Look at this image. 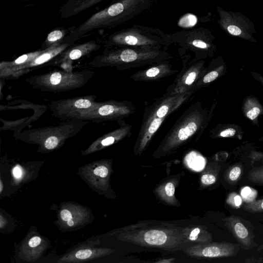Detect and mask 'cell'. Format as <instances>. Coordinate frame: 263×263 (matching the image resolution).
Here are the masks:
<instances>
[{
  "label": "cell",
  "mask_w": 263,
  "mask_h": 263,
  "mask_svg": "<svg viewBox=\"0 0 263 263\" xmlns=\"http://www.w3.org/2000/svg\"><path fill=\"white\" fill-rule=\"evenodd\" d=\"M210 111L197 101L178 118L161 141L157 152L162 155L173 153L202 135L210 117Z\"/></svg>",
  "instance_id": "1"
},
{
  "label": "cell",
  "mask_w": 263,
  "mask_h": 263,
  "mask_svg": "<svg viewBox=\"0 0 263 263\" xmlns=\"http://www.w3.org/2000/svg\"><path fill=\"white\" fill-rule=\"evenodd\" d=\"M196 92L193 89L174 95L165 92L145 106L135 145L137 154H141L146 149L164 120L191 99Z\"/></svg>",
  "instance_id": "2"
},
{
  "label": "cell",
  "mask_w": 263,
  "mask_h": 263,
  "mask_svg": "<svg viewBox=\"0 0 263 263\" xmlns=\"http://www.w3.org/2000/svg\"><path fill=\"white\" fill-rule=\"evenodd\" d=\"M183 230L168 223H142L128 227L124 238L139 246L174 250L187 242Z\"/></svg>",
  "instance_id": "3"
},
{
  "label": "cell",
  "mask_w": 263,
  "mask_h": 263,
  "mask_svg": "<svg viewBox=\"0 0 263 263\" xmlns=\"http://www.w3.org/2000/svg\"><path fill=\"white\" fill-rule=\"evenodd\" d=\"M167 52L159 50L121 48L105 52L90 63L95 68L115 67L119 70L152 65L172 58Z\"/></svg>",
  "instance_id": "4"
},
{
  "label": "cell",
  "mask_w": 263,
  "mask_h": 263,
  "mask_svg": "<svg viewBox=\"0 0 263 263\" xmlns=\"http://www.w3.org/2000/svg\"><path fill=\"white\" fill-rule=\"evenodd\" d=\"M94 71L84 70L67 71L54 70L31 76L26 82L33 88L44 92L58 93L79 88L88 82Z\"/></svg>",
  "instance_id": "5"
},
{
  "label": "cell",
  "mask_w": 263,
  "mask_h": 263,
  "mask_svg": "<svg viewBox=\"0 0 263 263\" xmlns=\"http://www.w3.org/2000/svg\"><path fill=\"white\" fill-rule=\"evenodd\" d=\"M150 0H121L92 15L78 29L79 34L92 29L128 20L142 12Z\"/></svg>",
  "instance_id": "6"
},
{
  "label": "cell",
  "mask_w": 263,
  "mask_h": 263,
  "mask_svg": "<svg viewBox=\"0 0 263 263\" xmlns=\"http://www.w3.org/2000/svg\"><path fill=\"white\" fill-rule=\"evenodd\" d=\"M88 122L82 120H67L56 126L30 129L15 135L29 141H43L45 148L51 150L60 142L77 135Z\"/></svg>",
  "instance_id": "7"
},
{
  "label": "cell",
  "mask_w": 263,
  "mask_h": 263,
  "mask_svg": "<svg viewBox=\"0 0 263 263\" xmlns=\"http://www.w3.org/2000/svg\"><path fill=\"white\" fill-rule=\"evenodd\" d=\"M135 106L128 100H114L97 102L91 108L83 111L76 120L93 122L108 121H123L135 112Z\"/></svg>",
  "instance_id": "8"
},
{
  "label": "cell",
  "mask_w": 263,
  "mask_h": 263,
  "mask_svg": "<svg viewBox=\"0 0 263 263\" xmlns=\"http://www.w3.org/2000/svg\"><path fill=\"white\" fill-rule=\"evenodd\" d=\"M219 16L218 23L221 28L230 35L252 42H256L253 34L255 26L247 16L239 12L227 11L217 6Z\"/></svg>",
  "instance_id": "9"
},
{
  "label": "cell",
  "mask_w": 263,
  "mask_h": 263,
  "mask_svg": "<svg viewBox=\"0 0 263 263\" xmlns=\"http://www.w3.org/2000/svg\"><path fill=\"white\" fill-rule=\"evenodd\" d=\"M94 95L77 97L53 101L49 105L52 115L63 121L76 120L84 110L93 107L97 102Z\"/></svg>",
  "instance_id": "10"
},
{
  "label": "cell",
  "mask_w": 263,
  "mask_h": 263,
  "mask_svg": "<svg viewBox=\"0 0 263 263\" xmlns=\"http://www.w3.org/2000/svg\"><path fill=\"white\" fill-rule=\"evenodd\" d=\"M111 43L121 48L143 50H159L164 41L157 37L146 34L136 29H127L115 34Z\"/></svg>",
  "instance_id": "11"
},
{
  "label": "cell",
  "mask_w": 263,
  "mask_h": 263,
  "mask_svg": "<svg viewBox=\"0 0 263 263\" xmlns=\"http://www.w3.org/2000/svg\"><path fill=\"white\" fill-rule=\"evenodd\" d=\"M206 69L203 60H193L184 64L182 69L167 88L165 92L174 95L194 89L196 84Z\"/></svg>",
  "instance_id": "12"
},
{
  "label": "cell",
  "mask_w": 263,
  "mask_h": 263,
  "mask_svg": "<svg viewBox=\"0 0 263 263\" xmlns=\"http://www.w3.org/2000/svg\"><path fill=\"white\" fill-rule=\"evenodd\" d=\"M239 249L237 244L228 242H205L193 245L185 251L194 257L215 258L236 255Z\"/></svg>",
  "instance_id": "13"
},
{
  "label": "cell",
  "mask_w": 263,
  "mask_h": 263,
  "mask_svg": "<svg viewBox=\"0 0 263 263\" xmlns=\"http://www.w3.org/2000/svg\"><path fill=\"white\" fill-rule=\"evenodd\" d=\"M178 72V70L174 69L168 60H165L136 72L130 76V78L136 82H153L163 79Z\"/></svg>",
  "instance_id": "14"
},
{
  "label": "cell",
  "mask_w": 263,
  "mask_h": 263,
  "mask_svg": "<svg viewBox=\"0 0 263 263\" xmlns=\"http://www.w3.org/2000/svg\"><path fill=\"white\" fill-rule=\"evenodd\" d=\"M69 46L68 44L57 43L46 48L31 61L20 68L14 72L9 79L17 78L30 70L37 68L56 57L64 51Z\"/></svg>",
  "instance_id": "15"
},
{
  "label": "cell",
  "mask_w": 263,
  "mask_h": 263,
  "mask_svg": "<svg viewBox=\"0 0 263 263\" xmlns=\"http://www.w3.org/2000/svg\"><path fill=\"white\" fill-rule=\"evenodd\" d=\"M224 220L227 227L242 248L249 250L254 247L252 234L240 217L231 215Z\"/></svg>",
  "instance_id": "16"
},
{
  "label": "cell",
  "mask_w": 263,
  "mask_h": 263,
  "mask_svg": "<svg viewBox=\"0 0 263 263\" xmlns=\"http://www.w3.org/2000/svg\"><path fill=\"white\" fill-rule=\"evenodd\" d=\"M123 121L120 122V127L102 135L94 142L93 144L102 147H106L130 137L132 134V125Z\"/></svg>",
  "instance_id": "17"
},
{
  "label": "cell",
  "mask_w": 263,
  "mask_h": 263,
  "mask_svg": "<svg viewBox=\"0 0 263 263\" xmlns=\"http://www.w3.org/2000/svg\"><path fill=\"white\" fill-rule=\"evenodd\" d=\"M44 50L31 52L23 54L15 60L10 62H3L1 63V76L9 79L11 76L20 68L27 64L41 54Z\"/></svg>",
  "instance_id": "18"
},
{
  "label": "cell",
  "mask_w": 263,
  "mask_h": 263,
  "mask_svg": "<svg viewBox=\"0 0 263 263\" xmlns=\"http://www.w3.org/2000/svg\"><path fill=\"white\" fill-rule=\"evenodd\" d=\"M98 46L93 42H88L75 46L65 52L57 63L69 62L77 60L95 50Z\"/></svg>",
  "instance_id": "19"
},
{
  "label": "cell",
  "mask_w": 263,
  "mask_h": 263,
  "mask_svg": "<svg viewBox=\"0 0 263 263\" xmlns=\"http://www.w3.org/2000/svg\"><path fill=\"white\" fill-rule=\"evenodd\" d=\"M183 234L187 242L199 243L211 242L212 236L203 226H189L183 228Z\"/></svg>",
  "instance_id": "20"
},
{
  "label": "cell",
  "mask_w": 263,
  "mask_h": 263,
  "mask_svg": "<svg viewBox=\"0 0 263 263\" xmlns=\"http://www.w3.org/2000/svg\"><path fill=\"white\" fill-rule=\"evenodd\" d=\"M262 107L258 101L253 97L248 98L243 104L245 116L251 120H254L262 113Z\"/></svg>",
  "instance_id": "21"
},
{
  "label": "cell",
  "mask_w": 263,
  "mask_h": 263,
  "mask_svg": "<svg viewBox=\"0 0 263 263\" xmlns=\"http://www.w3.org/2000/svg\"><path fill=\"white\" fill-rule=\"evenodd\" d=\"M223 70V66L220 65V66L212 70L209 72L206 71L200 79L198 81L196 84L194 89L197 92L198 90L205 86L208 84L215 81Z\"/></svg>",
  "instance_id": "22"
},
{
  "label": "cell",
  "mask_w": 263,
  "mask_h": 263,
  "mask_svg": "<svg viewBox=\"0 0 263 263\" xmlns=\"http://www.w3.org/2000/svg\"><path fill=\"white\" fill-rule=\"evenodd\" d=\"M210 36L204 39H194L187 42L186 46L193 51L208 52L213 49V45L211 42Z\"/></svg>",
  "instance_id": "23"
},
{
  "label": "cell",
  "mask_w": 263,
  "mask_h": 263,
  "mask_svg": "<svg viewBox=\"0 0 263 263\" xmlns=\"http://www.w3.org/2000/svg\"><path fill=\"white\" fill-rule=\"evenodd\" d=\"M187 165L192 170L199 172L205 167V160L201 156L196 153H191L185 158Z\"/></svg>",
  "instance_id": "24"
},
{
  "label": "cell",
  "mask_w": 263,
  "mask_h": 263,
  "mask_svg": "<svg viewBox=\"0 0 263 263\" xmlns=\"http://www.w3.org/2000/svg\"><path fill=\"white\" fill-rule=\"evenodd\" d=\"M158 189L159 194L165 201L174 202L175 186L173 182H167L164 186H161Z\"/></svg>",
  "instance_id": "25"
},
{
  "label": "cell",
  "mask_w": 263,
  "mask_h": 263,
  "mask_svg": "<svg viewBox=\"0 0 263 263\" xmlns=\"http://www.w3.org/2000/svg\"><path fill=\"white\" fill-rule=\"evenodd\" d=\"M242 170V166L240 164L233 165L227 172V181L231 184H235L240 178Z\"/></svg>",
  "instance_id": "26"
},
{
  "label": "cell",
  "mask_w": 263,
  "mask_h": 263,
  "mask_svg": "<svg viewBox=\"0 0 263 263\" xmlns=\"http://www.w3.org/2000/svg\"><path fill=\"white\" fill-rule=\"evenodd\" d=\"M103 0H71V12L79 13Z\"/></svg>",
  "instance_id": "27"
},
{
  "label": "cell",
  "mask_w": 263,
  "mask_h": 263,
  "mask_svg": "<svg viewBox=\"0 0 263 263\" xmlns=\"http://www.w3.org/2000/svg\"><path fill=\"white\" fill-rule=\"evenodd\" d=\"M248 179L252 183L263 185V165L251 170L248 175Z\"/></svg>",
  "instance_id": "28"
},
{
  "label": "cell",
  "mask_w": 263,
  "mask_h": 263,
  "mask_svg": "<svg viewBox=\"0 0 263 263\" xmlns=\"http://www.w3.org/2000/svg\"><path fill=\"white\" fill-rule=\"evenodd\" d=\"M64 31L60 30H55L50 32L45 42L47 48L54 44L59 43L58 41L64 37Z\"/></svg>",
  "instance_id": "29"
},
{
  "label": "cell",
  "mask_w": 263,
  "mask_h": 263,
  "mask_svg": "<svg viewBox=\"0 0 263 263\" xmlns=\"http://www.w3.org/2000/svg\"><path fill=\"white\" fill-rule=\"evenodd\" d=\"M244 211L251 213H260L263 212V199L255 200L247 203L243 206Z\"/></svg>",
  "instance_id": "30"
},
{
  "label": "cell",
  "mask_w": 263,
  "mask_h": 263,
  "mask_svg": "<svg viewBox=\"0 0 263 263\" xmlns=\"http://www.w3.org/2000/svg\"><path fill=\"white\" fill-rule=\"evenodd\" d=\"M240 193L242 200L247 203L255 200L257 195V192L255 189L248 186L242 188Z\"/></svg>",
  "instance_id": "31"
},
{
  "label": "cell",
  "mask_w": 263,
  "mask_h": 263,
  "mask_svg": "<svg viewBox=\"0 0 263 263\" xmlns=\"http://www.w3.org/2000/svg\"><path fill=\"white\" fill-rule=\"evenodd\" d=\"M197 22V18L195 15L187 13L180 18L178 26L183 28H189L195 25Z\"/></svg>",
  "instance_id": "32"
},
{
  "label": "cell",
  "mask_w": 263,
  "mask_h": 263,
  "mask_svg": "<svg viewBox=\"0 0 263 263\" xmlns=\"http://www.w3.org/2000/svg\"><path fill=\"white\" fill-rule=\"evenodd\" d=\"M226 202L231 207L238 209L242 204V199L239 195L234 192L229 194Z\"/></svg>",
  "instance_id": "33"
},
{
  "label": "cell",
  "mask_w": 263,
  "mask_h": 263,
  "mask_svg": "<svg viewBox=\"0 0 263 263\" xmlns=\"http://www.w3.org/2000/svg\"><path fill=\"white\" fill-rule=\"evenodd\" d=\"M216 179V175L211 173H206L201 176V181L202 184L208 185L214 183Z\"/></svg>",
  "instance_id": "34"
},
{
  "label": "cell",
  "mask_w": 263,
  "mask_h": 263,
  "mask_svg": "<svg viewBox=\"0 0 263 263\" xmlns=\"http://www.w3.org/2000/svg\"><path fill=\"white\" fill-rule=\"evenodd\" d=\"M108 169L104 165H101L96 167L93 173L95 175L100 176L101 177H105L108 174Z\"/></svg>",
  "instance_id": "35"
},
{
  "label": "cell",
  "mask_w": 263,
  "mask_h": 263,
  "mask_svg": "<svg viewBox=\"0 0 263 263\" xmlns=\"http://www.w3.org/2000/svg\"><path fill=\"white\" fill-rule=\"evenodd\" d=\"M235 134L236 130L235 129L232 128H228L221 130L218 134L217 135V136L220 137L227 138L232 137L234 136Z\"/></svg>",
  "instance_id": "36"
},
{
  "label": "cell",
  "mask_w": 263,
  "mask_h": 263,
  "mask_svg": "<svg viewBox=\"0 0 263 263\" xmlns=\"http://www.w3.org/2000/svg\"><path fill=\"white\" fill-rule=\"evenodd\" d=\"M91 254L92 252L90 250L85 249L78 251L76 254V256L79 259H84L89 257Z\"/></svg>",
  "instance_id": "37"
},
{
  "label": "cell",
  "mask_w": 263,
  "mask_h": 263,
  "mask_svg": "<svg viewBox=\"0 0 263 263\" xmlns=\"http://www.w3.org/2000/svg\"><path fill=\"white\" fill-rule=\"evenodd\" d=\"M252 160L263 162V153L252 151L250 155Z\"/></svg>",
  "instance_id": "38"
},
{
  "label": "cell",
  "mask_w": 263,
  "mask_h": 263,
  "mask_svg": "<svg viewBox=\"0 0 263 263\" xmlns=\"http://www.w3.org/2000/svg\"><path fill=\"white\" fill-rule=\"evenodd\" d=\"M61 217L62 220L67 221L72 218V215L69 211L63 210L61 212Z\"/></svg>",
  "instance_id": "39"
},
{
  "label": "cell",
  "mask_w": 263,
  "mask_h": 263,
  "mask_svg": "<svg viewBox=\"0 0 263 263\" xmlns=\"http://www.w3.org/2000/svg\"><path fill=\"white\" fill-rule=\"evenodd\" d=\"M41 239L37 236H35L30 239L29 241V245L31 247H35L41 242Z\"/></svg>",
  "instance_id": "40"
},
{
  "label": "cell",
  "mask_w": 263,
  "mask_h": 263,
  "mask_svg": "<svg viewBox=\"0 0 263 263\" xmlns=\"http://www.w3.org/2000/svg\"><path fill=\"white\" fill-rule=\"evenodd\" d=\"M14 176L16 178H20L22 175V170L18 166H15L13 170Z\"/></svg>",
  "instance_id": "41"
},
{
  "label": "cell",
  "mask_w": 263,
  "mask_h": 263,
  "mask_svg": "<svg viewBox=\"0 0 263 263\" xmlns=\"http://www.w3.org/2000/svg\"><path fill=\"white\" fill-rule=\"evenodd\" d=\"M173 258L172 259H164V260H160V261H157V262H161V263H164V262H167V263H169V262H172V261L173 260Z\"/></svg>",
  "instance_id": "42"
},
{
  "label": "cell",
  "mask_w": 263,
  "mask_h": 263,
  "mask_svg": "<svg viewBox=\"0 0 263 263\" xmlns=\"http://www.w3.org/2000/svg\"><path fill=\"white\" fill-rule=\"evenodd\" d=\"M67 224L69 226H73L74 224L73 221L71 219H69L67 221Z\"/></svg>",
  "instance_id": "43"
},
{
  "label": "cell",
  "mask_w": 263,
  "mask_h": 263,
  "mask_svg": "<svg viewBox=\"0 0 263 263\" xmlns=\"http://www.w3.org/2000/svg\"><path fill=\"white\" fill-rule=\"evenodd\" d=\"M258 78L259 81L263 85V77H261V76H258Z\"/></svg>",
  "instance_id": "44"
},
{
  "label": "cell",
  "mask_w": 263,
  "mask_h": 263,
  "mask_svg": "<svg viewBox=\"0 0 263 263\" xmlns=\"http://www.w3.org/2000/svg\"><path fill=\"white\" fill-rule=\"evenodd\" d=\"M1 190V192H2V190H3V183H2V181L1 180V188H0Z\"/></svg>",
  "instance_id": "45"
}]
</instances>
